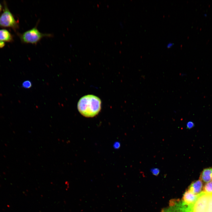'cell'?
I'll use <instances>...</instances> for the list:
<instances>
[{
  "instance_id": "ba28073f",
  "label": "cell",
  "mask_w": 212,
  "mask_h": 212,
  "mask_svg": "<svg viewBox=\"0 0 212 212\" xmlns=\"http://www.w3.org/2000/svg\"><path fill=\"white\" fill-rule=\"evenodd\" d=\"M0 40L4 42H12L14 41L13 36L7 30L0 29Z\"/></svg>"
},
{
  "instance_id": "4fadbf2b",
  "label": "cell",
  "mask_w": 212,
  "mask_h": 212,
  "mask_svg": "<svg viewBox=\"0 0 212 212\" xmlns=\"http://www.w3.org/2000/svg\"><path fill=\"white\" fill-rule=\"evenodd\" d=\"M5 42L0 40V48L3 47L5 45Z\"/></svg>"
},
{
  "instance_id": "3957f363",
  "label": "cell",
  "mask_w": 212,
  "mask_h": 212,
  "mask_svg": "<svg viewBox=\"0 0 212 212\" xmlns=\"http://www.w3.org/2000/svg\"><path fill=\"white\" fill-rule=\"evenodd\" d=\"M38 21L35 26L22 33L18 34V35L21 42L24 44H31L37 45L44 37H52L53 35L51 34L42 33L39 32L37 28Z\"/></svg>"
},
{
  "instance_id": "8992f818",
  "label": "cell",
  "mask_w": 212,
  "mask_h": 212,
  "mask_svg": "<svg viewBox=\"0 0 212 212\" xmlns=\"http://www.w3.org/2000/svg\"><path fill=\"white\" fill-rule=\"evenodd\" d=\"M203 188L202 181L200 179L193 181L189 187L188 190L196 195L200 193Z\"/></svg>"
},
{
  "instance_id": "30bf717a",
  "label": "cell",
  "mask_w": 212,
  "mask_h": 212,
  "mask_svg": "<svg viewBox=\"0 0 212 212\" xmlns=\"http://www.w3.org/2000/svg\"><path fill=\"white\" fill-rule=\"evenodd\" d=\"M32 86L31 82L29 80H26L23 82L22 84V86L25 88H29Z\"/></svg>"
},
{
  "instance_id": "52a82bcc",
  "label": "cell",
  "mask_w": 212,
  "mask_h": 212,
  "mask_svg": "<svg viewBox=\"0 0 212 212\" xmlns=\"http://www.w3.org/2000/svg\"><path fill=\"white\" fill-rule=\"evenodd\" d=\"M200 178L202 181L206 183L212 180V167L204 169L201 173Z\"/></svg>"
},
{
  "instance_id": "5bb4252c",
  "label": "cell",
  "mask_w": 212,
  "mask_h": 212,
  "mask_svg": "<svg viewBox=\"0 0 212 212\" xmlns=\"http://www.w3.org/2000/svg\"><path fill=\"white\" fill-rule=\"evenodd\" d=\"M2 9V6L0 3V13Z\"/></svg>"
},
{
  "instance_id": "6da1fadb",
  "label": "cell",
  "mask_w": 212,
  "mask_h": 212,
  "mask_svg": "<svg viewBox=\"0 0 212 212\" xmlns=\"http://www.w3.org/2000/svg\"><path fill=\"white\" fill-rule=\"evenodd\" d=\"M80 113L86 117H92L97 115L101 108V101L95 95H89L82 97L77 103Z\"/></svg>"
},
{
  "instance_id": "277c9868",
  "label": "cell",
  "mask_w": 212,
  "mask_h": 212,
  "mask_svg": "<svg viewBox=\"0 0 212 212\" xmlns=\"http://www.w3.org/2000/svg\"><path fill=\"white\" fill-rule=\"evenodd\" d=\"M3 12L0 15V27L10 28L16 31L19 28V24L10 11L6 2L3 1Z\"/></svg>"
},
{
  "instance_id": "7c38bea8",
  "label": "cell",
  "mask_w": 212,
  "mask_h": 212,
  "mask_svg": "<svg viewBox=\"0 0 212 212\" xmlns=\"http://www.w3.org/2000/svg\"><path fill=\"white\" fill-rule=\"evenodd\" d=\"M194 125L195 124L193 122L191 121H189L186 124L187 128L190 129L193 128Z\"/></svg>"
},
{
  "instance_id": "8fae6325",
  "label": "cell",
  "mask_w": 212,
  "mask_h": 212,
  "mask_svg": "<svg viewBox=\"0 0 212 212\" xmlns=\"http://www.w3.org/2000/svg\"><path fill=\"white\" fill-rule=\"evenodd\" d=\"M150 171L153 175L156 176H158L160 172V170L157 168H153L151 169Z\"/></svg>"
},
{
  "instance_id": "7a4b0ae2",
  "label": "cell",
  "mask_w": 212,
  "mask_h": 212,
  "mask_svg": "<svg viewBox=\"0 0 212 212\" xmlns=\"http://www.w3.org/2000/svg\"><path fill=\"white\" fill-rule=\"evenodd\" d=\"M188 212H212V193L202 191L197 195Z\"/></svg>"
},
{
  "instance_id": "5b68a950",
  "label": "cell",
  "mask_w": 212,
  "mask_h": 212,
  "mask_svg": "<svg viewBox=\"0 0 212 212\" xmlns=\"http://www.w3.org/2000/svg\"><path fill=\"white\" fill-rule=\"evenodd\" d=\"M197 195H195L188 190L184 193L181 201L184 205L189 206L194 202Z\"/></svg>"
},
{
  "instance_id": "9c48e42d",
  "label": "cell",
  "mask_w": 212,
  "mask_h": 212,
  "mask_svg": "<svg viewBox=\"0 0 212 212\" xmlns=\"http://www.w3.org/2000/svg\"><path fill=\"white\" fill-rule=\"evenodd\" d=\"M203 188V191L207 193H212V180L206 183Z\"/></svg>"
}]
</instances>
